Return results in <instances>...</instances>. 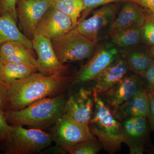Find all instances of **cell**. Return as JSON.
Instances as JSON below:
<instances>
[{
    "label": "cell",
    "mask_w": 154,
    "mask_h": 154,
    "mask_svg": "<svg viewBox=\"0 0 154 154\" xmlns=\"http://www.w3.org/2000/svg\"><path fill=\"white\" fill-rule=\"evenodd\" d=\"M50 134L53 141L60 148L96 138L91 133L89 125L64 113L53 125Z\"/></svg>",
    "instance_id": "cell-6"
},
{
    "label": "cell",
    "mask_w": 154,
    "mask_h": 154,
    "mask_svg": "<svg viewBox=\"0 0 154 154\" xmlns=\"http://www.w3.org/2000/svg\"><path fill=\"white\" fill-rule=\"evenodd\" d=\"M149 48L152 54H153V56L154 57V45L150 46V47H149Z\"/></svg>",
    "instance_id": "cell-35"
},
{
    "label": "cell",
    "mask_w": 154,
    "mask_h": 154,
    "mask_svg": "<svg viewBox=\"0 0 154 154\" xmlns=\"http://www.w3.org/2000/svg\"><path fill=\"white\" fill-rule=\"evenodd\" d=\"M93 94L95 105L89 128L105 151L115 154L121 150L123 143L121 122L114 116L100 95L96 92Z\"/></svg>",
    "instance_id": "cell-3"
},
{
    "label": "cell",
    "mask_w": 154,
    "mask_h": 154,
    "mask_svg": "<svg viewBox=\"0 0 154 154\" xmlns=\"http://www.w3.org/2000/svg\"><path fill=\"white\" fill-rule=\"evenodd\" d=\"M122 142L130 149L131 154L149 152L148 146L151 132L146 117L137 116L121 121Z\"/></svg>",
    "instance_id": "cell-7"
},
{
    "label": "cell",
    "mask_w": 154,
    "mask_h": 154,
    "mask_svg": "<svg viewBox=\"0 0 154 154\" xmlns=\"http://www.w3.org/2000/svg\"><path fill=\"white\" fill-rule=\"evenodd\" d=\"M66 98L60 94L40 99L17 111L5 112L6 120L11 125L27 126L42 129L53 126L64 113Z\"/></svg>",
    "instance_id": "cell-2"
},
{
    "label": "cell",
    "mask_w": 154,
    "mask_h": 154,
    "mask_svg": "<svg viewBox=\"0 0 154 154\" xmlns=\"http://www.w3.org/2000/svg\"><path fill=\"white\" fill-rule=\"evenodd\" d=\"M94 94L91 87H81L66 99L64 113L88 125L94 112Z\"/></svg>",
    "instance_id": "cell-12"
},
{
    "label": "cell",
    "mask_w": 154,
    "mask_h": 154,
    "mask_svg": "<svg viewBox=\"0 0 154 154\" xmlns=\"http://www.w3.org/2000/svg\"><path fill=\"white\" fill-rule=\"evenodd\" d=\"M152 153L154 154V149H152Z\"/></svg>",
    "instance_id": "cell-36"
},
{
    "label": "cell",
    "mask_w": 154,
    "mask_h": 154,
    "mask_svg": "<svg viewBox=\"0 0 154 154\" xmlns=\"http://www.w3.org/2000/svg\"><path fill=\"white\" fill-rule=\"evenodd\" d=\"M117 11L116 3L102 6L94 11L90 18L79 21L76 28L81 34L96 43L99 40V34L104 28L111 24Z\"/></svg>",
    "instance_id": "cell-13"
},
{
    "label": "cell",
    "mask_w": 154,
    "mask_h": 154,
    "mask_svg": "<svg viewBox=\"0 0 154 154\" xmlns=\"http://www.w3.org/2000/svg\"><path fill=\"white\" fill-rule=\"evenodd\" d=\"M12 125L6 120L5 111L0 110V143H4L11 135Z\"/></svg>",
    "instance_id": "cell-28"
},
{
    "label": "cell",
    "mask_w": 154,
    "mask_h": 154,
    "mask_svg": "<svg viewBox=\"0 0 154 154\" xmlns=\"http://www.w3.org/2000/svg\"><path fill=\"white\" fill-rule=\"evenodd\" d=\"M146 12L154 16V0H131Z\"/></svg>",
    "instance_id": "cell-31"
},
{
    "label": "cell",
    "mask_w": 154,
    "mask_h": 154,
    "mask_svg": "<svg viewBox=\"0 0 154 154\" xmlns=\"http://www.w3.org/2000/svg\"><path fill=\"white\" fill-rule=\"evenodd\" d=\"M149 94L150 100V108L147 119L151 132L154 133V97L151 94L149 93Z\"/></svg>",
    "instance_id": "cell-32"
},
{
    "label": "cell",
    "mask_w": 154,
    "mask_h": 154,
    "mask_svg": "<svg viewBox=\"0 0 154 154\" xmlns=\"http://www.w3.org/2000/svg\"><path fill=\"white\" fill-rule=\"evenodd\" d=\"M75 28L69 17L51 7L36 25L35 34L42 35L51 40L60 37Z\"/></svg>",
    "instance_id": "cell-14"
},
{
    "label": "cell",
    "mask_w": 154,
    "mask_h": 154,
    "mask_svg": "<svg viewBox=\"0 0 154 154\" xmlns=\"http://www.w3.org/2000/svg\"><path fill=\"white\" fill-rule=\"evenodd\" d=\"M119 56V51L114 46H105L99 50L73 77L72 84L80 86V88L92 83L99 74Z\"/></svg>",
    "instance_id": "cell-8"
},
{
    "label": "cell",
    "mask_w": 154,
    "mask_h": 154,
    "mask_svg": "<svg viewBox=\"0 0 154 154\" xmlns=\"http://www.w3.org/2000/svg\"><path fill=\"white\" fill-rule=\"evenodd\" d=\"M73 79L61 74L47 76L36 72L14 81L9 85L7 111L20 110L40 99L60 94Z\"/></svg>",
    "instance_id": "cell-1"
},
{
    "label": "cell",
    "mask_w": 154,
    "mask_h": 154,
    "mask_svg": "<svg viewBox=\"0 0 154 154\" xmlns=\"http://www.w3.org/2000/svg\"><path fill=\"white\" fill-rule=\"evenodd\" d=\"M146 18L141 28L142 42L148 47L154 45V16L146 11Z\"/></svg>",
    "instance_id": "cell-25"
},
{
    "label": "cell",
    "mask_w": 154,
    "mask_h": 154,
    "mask_svg": "<svg viewBox=\"0 0 154 154\" xmlns=\"http://www.w3.org/2000/svg\"><path fill=\"white\" fill-rule=\"evenodd\" d=\"M145 90L141 77L134 74H127L100 96L113 112L140 91Z\"/></svg>",
    "instance_id": "cell-9"
},
{
    "label": "cell",
    "mask_w": 154,
    "mask_h": 154,
    "mask_svg": "<svg viewBox=\"0 0 154 154\" xmlns=\"http://www.w3.org/2000/svg\"><path fill=\"white\" fill-rule=\"evenodd\" d=\"M37 67L26 63L4 62L0 73V80L10 85L17 80L21 79L36 73Z\"/></svg>",
    "instance_id": "cell-21"
},
{
    "label": "cell",
    "mask_w": 154,
    "mask_h": 154,
    "mask_svg": "<svg viewBox=\"0 0 154 154\" xmlns=\"http://www.w3.org/2000/svg\"><path fill=\"white\" fill-rule=\"evenodd\" d=\"M51 7L50 0H17V18L27 38L33 39L36 25Z\"/></svg>",
    "instance_id": "cell-10"
},
{
    "label": "cell",
    "mask_w": 154,
    "mask_h": 154,
    "mask_svg": "<svg viewBox=\"0 0 154 154\" xmlns=\"http://www.w3.org/2000/svg\"><path fill=\"white\" fill-rule=\"evenodd\" d=\"M17 0H0V16L9 15L17 22L18 18L16 11Z\"/></svg>",
    "instance_id": "cell-27"
},
{
    "label": "cell",
    "mask_w": 154,
    "mask_h": 154,
    "mask_svg": "<svg viewBox=\"0 0 154 154\" xmlns=\"http://www.w3.org/2000/svg\"><path fill=\"white\" fill-rule=\"evenodd\" d=\"M17 21L9 15L0 16V46L7 42H20L33 49L32 41L21 32L17 27Z\"/></svg>",
    "instance_id": "cell-20"
},
{
    "label": "cell",
    "mask_w": 154,
    "mask_h": 154,
    "mask_svg": "<svg viewBox=\"0 0 154 154\" xmlns=\"http://www.w3.org/2000/svg\"><path fill=\"white\" fill-rule=\"evenodd\" d=\"M135 46L124 56L130 70L133 73L142 78L154 60L149 48L146 45Z\"/></svg>",
    "instance_id": "cell-19"
},
{
    "label": "cell",
    "mask_w": 154,
    "mask_h": 154,
    "mask_svg": "<svg viewBox=\"0 0 154 154\" xmlns=\"http://www.w3.org/2000/svg\"><path fill=\"white\" fill-rule=\"evenodd\" d=\"M59 148L63 152L70 154H96L102 149V145L96 138Z\"/></svg>",
    "instance_id": "cell-24"
},
{
    "label": "cell",
    "mask_w": 154,
    "mask_h": 154,
    "mask_svg": "<svg viewBox=\"0 0 154 154\" xmlns=\"http://www.w3.org/2000/svg\"><path fill=\"white\" fill-rule=\"evenodd\" d=\"M51 7L71 18L75 27L84 9L83 0H50Z\"/></svg>",
    "instance_id": "cell-22"
},
{
    "label": "cell",
    "mask_w": 154,
    "mask_h": 154,
    "mask_svg": "<svg viewBox=\"0 0 154 154\" xmlns=\"http://www.w3.org/2000/svg\"><path fill=\"white\" fill-rule=\"evenodd\" d=\"M129 66L125 56H119L99 74L92 83L93 92L102 95L128 73Z\"/></svg>",
    "instance_id": "cell-15"
},
{
    "label": "cell",
    "mask_w": 154,
    "mask_h": 154,
    "mask_svg": "<svg viewBox=\"0 0 154 154\" xmlns=\"http://www.w3.org/2000/svg\"><path fill=\"white\" fill-rule=\"evenodd\" d=\"M111 36L112 42L119 47H135L142 42L140 28H127Z\"/></svg>",
    "instance_id": "cell-23"
},
{
    "label": "cell",
    "mask_w": 154,
    "mask_h": 154,
    "mask_svg": "<svg viewBox=\"0 0 154 154\" xmlns=\"http://www.w3.org/2000/svg\"><path fill=\"white\" fill-rule=\"evenodd\" d=\"M147 92L149 93V94H151L152 96H153L154 97V88L149 89Z\"/></svg>",
    "instance_id": "cell-34"
},
{
    "label": "cell",
    "mask_w": 154,
    "mask_h": 154,
    "mask_svg": "<svg viewBox=\"0 0 154 154\" xmlns=\"http://www.w3.org/2000/svg\"><path fill=\"white\" fill-rule=\"evenodd\" d=\"M142 78L146 91L154 88V60Z\"/></svg>",
    "instance_id": "cell-29"
},
{
    "label": "cell",
    "mask_w": 154,
    "mask_h": 154,
    "mask_svg": "<svg viewBox=\"0 0 154 154\" xmlns=\"http://www.w3.org/2000/svg\"><path fill=\"white\" fill-rule=\"evenodd\" d=\"M149 108V94L146 90H143L128 99L112 113L120 122L137 116L147 118Z\"/></svg>",
    "instance_id": "cell-17"
},
{
    "label": "cell",
    "mask_w": 154,
    "mask_h": 154,
    "mask_svg": "<svg viewBox=\"0 0 154 154\" xmlns=\"http://www.w3.org/2000/svg\"><path fill=\"white\" fill-rule=\"evenodd\" d=\"M4 62L3 61L2 58V57L0 55V73L2 70L3 67H4Z\"/></svg>",
    "instance_id": "cell-33"
},
{
    "label": "cell",
    "mask_w": 154,
    "mask_h": 154,
    "mask_svg": "<svg viewBox=\"0 0 154 154\" xmlns=\"http://www.w3.org/2000/svg\"><path fill=\"white\" fill-rule=\"evenodd\" d=\"M51 42L57 57L63 64L90 57L96 45V42L81 34L76 28Z\"/></svg>",
    "instance_id": "cell-5"
},
{
    "label": "cell",
    "mask_w": 154,
    "mask_h": 154,
    "mask_svg": "<svg viewBox=\"0 0 154 154\" xmlns=\"http://www.w3.org/2000/svg\"><path fill=\"white\" fill-rule=\"evenodd\" d=\"M10 137L1 144L5 154H32L47 148L53 142L50 134L41 129H26L20 125H12Z\"/></svg>",
    "instance_id": "cell-4"
},
{
    "label": "cell",
    "mask_w": 154,
    "mask_h": 154,
    "mask_svg": "<svg viewBox=\"0 0 154 154\" xmlns=\"http://www.w3.org/2000/svg\"><path fill=\"white\" fill-rule=\"evenodd\" d=\"M32 49L20 42H7L0 46V55L4 62L26 63L36 66V59Z\"/></svg>",
    "instance_id": "cell-18"
},
{
    "label": "cell",
    "mask_w": 154,
    "mask_h": 154,
    "mask_svg": "<svg viewBox=\"0 0 154 154\" xmlns=\"http://www.w3.org/2000/svg\"><path fill=\"white\" fill-rule=\"evenodd\" d=\"M31 41L32 48L37 54L36 67L39 73L50 76L57 73L62 74L66 71V67L61 63L57 57L51 39L35 34Z\"/></svg>",
    "instance_id": "cell-11"
},
{
    "label": "cell",
    "mask_w": 154,
    "mask_h": 154,
    "mask_svg": "<svg viewBox=\"0 0 154 154\" xmlns=\"http://www.w3.org/2000/svg\"><path fill=\"white\" fill-rule=\"evenodd\" d=\"M9 85L0 80V110H8V95Z\"/></svg>",
    "instance_id": "cell-30"
},
{
    "label": "cell",
    "mask_w": 154,
    "mask_h": 154,
    "mask_svg": "<svg viewBox=\"0 0 154 154\" xmlns=\"http://www.w3.org/2000/svg\"><path fill=\"white\" fill-rule=\"evenodd\" d=\"M130 1L131 0H83L84 9L79 21L86 19L91 11L100 6L115 3H125Z\"/></svg>",
    "instance_id": "cell-26"
},
{
    "label": "cell",
    "mask_w": 154,
    "mask_h": 154,
    "mask_svg": "<svg viewBox=\"0 0 154 154\" xmlns=\"http://www.w3.org/2000/svg\"><path fill=\"white\" fill-rule=\"evenodd\" d=\"M146 15V11L132 1L124 3L118 16L110 25L111 36L127 28H141Z\"/></svg>",
    "instance_id": "cell-16"
}]
</instances>
